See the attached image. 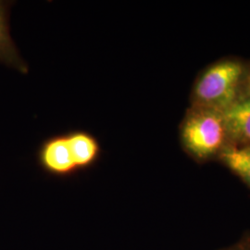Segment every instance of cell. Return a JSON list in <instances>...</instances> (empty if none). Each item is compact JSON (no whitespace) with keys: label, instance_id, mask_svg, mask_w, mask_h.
Listing matches in <instances>:
<instances>
[{"label":"cell","instance_id":"6da1fadb","mask_svg":"<svg viewBox=\"0 0 250 250\" xmlns=\"http://www.w3.org/2000/svg\"><path fill=\"white\" fill-rule=\"evenodd\" d=\"M248 74L239 62L224 61L213 64L197 80L193 90V107L223 112L247 88Z\"/></svg>","mask_w":250,"mask_h":250},{"label":"cell","instance_id":"7a4b0ae2","mask_svg":"<svg viewBox=\"0 0 250 250\" xmlns=\"http://www.w3.org/2000/svg\"><path fill=\"white\" fill-rule=\"evenodd\" d=\"M180 138L186 151L197 160L219 155L228 144L223 113L192 107L180 127Z\"/></svg>","mask_w":250,"mask_h":250},{"label":"cell","instance_id":"3957f363","mask_svg":"<svg viewBox=\"0 0 250 250\" xmlns=\"http://www.w3.org/2000/svg\"><path fill=\"white\" fill-rule=\"evenodd\" d=\"M36 160L42 170L57 177L72 176L78 171L66 133L45 138L36 151Z\"/></svg>","mask_w":250,"mask_h":250},{"label":"cell","instance_id":"277c9868","mask_svg":"<svg viewBox=\"0 0 250 250\" xmlns=\"http://www.w3.org/2000/svg\"><path fill=\"white\" fill-rule=\"evenodd\" d=\"M227 136V145H250V87L234 103L222 112Z\"/></svg>","mask_w":250,"mask_h":250},{"label":"cell","instance_id":"5b68a950","mask_svg":"<svg viewBox=\"0 0 250 250\" xmlns=\"http://www.w3.org/2000/svg\"><path fill=\"white\" fill-rule=\"evenodd\" d=\"M14 3L10 0H0V64L26 75L29 72L28 63L11 36L10 12Z\"/></svg>","mask_w":250,"mask_h":250},{"label":"cell","instance_id":"8992f818","mask_svg":"<svg viewBox=\"0 0 250 250\" xmlns=\"http://www.w3.org/2000/svg\"><path fill=\"white\" fill-rule=\"evenodd\" d=\"M66 135L77 170H88L99 162L103 150L96 135L82 129L71 130Z\"/></svg>","mask_w":250,"mask_h":250},{"label":"cell","instance_id":"52a82bcc","mask_svg":"<svg viewBox=\"0 0 250 250\" xmlns=\"http://www.w3.org/2000/svg\"><path fill=\"white\" fill-rule=\"evenodd\" d=\"M218 156L224 165L250 188V145H226Z\"/></svg>","mask_w":250,"mask_h":250},{"label":"cell","instance_id":"ba28073f","mask_svg":"<svg viewBox=\"0 0 250 250\" xmlns=\"http://www.w3.org/2000/svg\"><path fill=\"white\" fill-rule=\"evenodd\" d=\"M219 250H250V232L232 245Z\"/></svg>","mask_w":250,"mask_h":250},{"label":"cell","instance_id":"9c48e42d","mask_svg":"<svg viewBox=\"0 0 250 250\" xmlns=\"http://www.w3.org/2000/svg\"><path fill=\"white\" fill-rule=\"evenodd\" d=\"M249 86H250V83H249Z\"/></svg>","mask_w":250,"mask_h":250}]
</instances>
